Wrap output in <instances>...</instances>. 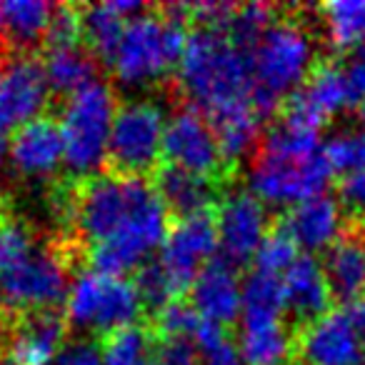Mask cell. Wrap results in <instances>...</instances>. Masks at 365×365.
Returning <instances> with one entry per match:
<instances>
[{"label":"cell","mask_w":365,"mask_h":365,"mask_svg":"<svg viewBox=\"0 0 365 365\" xmlns=\"http://www.w3.org/2000/svg\"><path fill=\"white\" fill-rule=\"evenodd\" d=\"M71 223L91 245L93 270L123 275L140 270L148 255L163 248L170 213L155 185L138 175H93L71 195Z\"/></svg>","instance_id":"cell-1"},{"label":"cell","mask_w":365,"mask_h":365,"mask_svg":"<svg viewBox=\"0 0 365 365\" xmlns=\"http://www.w3.org/2000/svg\"><path fill=\"white\" fill-rule=\"evenodd\" d=\"M178 83L190 108L208 120L230 108L253 103L250 58L225 28L198 26L188 33L185 51L178 63Z\"/></svg>","instance_id":"cell-2"},{"label":"cell","mask_w":365,"mask_h":365,"mask_svg":"<svg viewBox=\"0 0 365 365\" xmlns=\"http://www.w3.org/2000/svg\"><path fill=\"white\" fill-rule=\"evenodd\" d=\"M253 108L268 118L303 88L315 68V41L298 18H278L250 48Z\"/></svg>","instance_id":"cell-3"},{"label":"cell","mask_w":365,"mask_h":365,"mask_svg":"<svg viewBox=\"0 0 365 365\" xmlns=\"http://www.w3.org/2000/svg\"><path fill=\"white\" fill-rule=\"evenodd\" d=\"M185 41V21L170 8H165V13L145 11L128 21L108 68L125 88L150 86L178 71Z\"/></svg>","instance_id":"cell-4"},{"label":"cell","mask_w":365,"mask_h":365,"mask_svg":"<svg viewBox=\"0 0 365 365\" xmlns=\"http://www.w3.org/2000/svg\"><path fill=\"white\" fill-rule=\"evenodd\" d=\"M115 113V93L103 81H93L68 96L58 123L63 135V165L81 180L93 178L108 160Z\"/></svg>","instance_id":"cell-5"},{"label":"cell","mask_w":365,"mask_h":365,"mask_svg":"<svg viewBox=\"0 0 365 365\" xmlns=\"http://www.w3.org/2000/svg\"><path fill=\"white\" fill-rule=\"evenodd\" d=\"M143 308L145 305L133 280L91 268L71 280L66 295V325L108 338L135 325Z\"/></svg>","instance_id":"cell-6"},{"label":"cell","mask_w":365,"mask_h":365,"mask_svg":"<svg viewBox=\"0 0 365 365\" xmlns=\"http://www.w3.org/2000/svg\"><path fill=\"white\" fill-rule=\"evenodd\" d=\"M68 288L71 268L66 258L38 240L0 265V305L13 313L31 315L53 310L66 300Z\"/></svg>","instance_id":"cell-7"},{"label":"cell","mask_w":365,"mask_h":365,"mask_svg":"<svg viewBox=\"0 0 365 365\" xmlns=\"http://www.w3.org/2000/svg\"><path fill=\"white\" fill-rule=\"evenodd\" d=\"M165 113L153 101H128L118 108L108 143V163L118 175L145 178L163 158Z\"/></svg>","instance_id":"cell-8"},{"label":"cell","mask_w":365,"mask_h":365,"mask_svg":"<svg viewBox=\"0 0 365 365\" xmlns=\"http://www.w3.org/2000/svg\"><path fill=\"white\" fill-rule=\"evenodd\" d=\"M333 168L323 150L310 158H283L255 150L248 173L250 193L263 205H293L325 193Z\"/></svg>","instance_id":"cell-9"},{"label":"cell","mask_w":365,"mask_h":365,"mask_svg":"<svg viewBox=\"0 0 365 365\" xmlns=\"http://www.w3.org/2000/svg\"><path fill=\"white\" fill-rule=\"evenodd\" d=\"M163 158H165V165L180 168L210 182L230 170L220 150L215 128L195 108H182L168 118L165 135H163Z\"/></svg>","instance_id":"cell-10"},{"label":"cell","mask_w":365,"mask_h":365,"mask_svg":"<svg viewBox=\"0 0 365 365\" xmlns=\"http://www.w3.org/2000/svg\"><path fill=\"white\" fill-rule=\"evenodd\" d=\"M213 218L215 230H218L220 258L233 263L235 268L245 260L255 258L260 243L270 233L268 208L250 190L228 193L220 200Z\"/></svg>","instance_id":"cell-11"},{"label":"cell","mask_w":365,"mask_h":365,"mask_svg":"<svg viewBox=\"0 0 365 365\" xmlns=\"http://www.w3.org/2000/svg\"><path fill=\"white\" fill-rule=\"evenodd\" d=\"M295 358L300 365H365V338L348 313L330 310L303 325Z\"/></svg>","instance_id":"cell-12"},{"label":"cell","mask_w":365,"mask_h":365,"mask_svg":"<svg viewBox=\"0 0 365 365\" xmlns=\"http://www.w3.org/2000/svg\"><path fill=\"white\" fill-rule=\"evenodd\" d=\"M48 83L36 58L21 56L0 71V138L13 135L41 118L48 103Z\"/></svg>","instance_id":"cell-13"},{"label":"cell","mask_w":365,"mask_h":365,"mask_svg":"<svg viewBox=\"0 0 365 365\" xmlns=\"http://www.w3.org/2000/svg\"><path fill=\"white\" fill-rule=\"evenodd\" d=\"M188 303L198 310L200 318L228 328L243 310V283L238 278V268L223 258L208 260L190 285Z\"/></svg>","instance_id":"cell-14"},{"label":"cell","mask_w":365,"mask_h":365,"mask_svg":"<svg viewBox=\"0 0 365 365\" xmlns=\"http://www.w3.org/2000/svg\"><path fill=\"white\" fill-rule=\"evenodd\" d=\"M280 228L293 238L298 250H328L345 233V213L340 198L320 193L285 210Z\"/></svg>","instance_id":"cell-15"},{"label":"cell","mask_w":365,"mask_h":365,"mask_svg":"<svg viewBox=\"0 0 365 365\" xmlns=\"http://www.w3.org/2000/svg\"><path fill=\"white\" fill-rule=\"evenodd\" d=\"M11 160L21 175L48 178L63 165V135L56 118L41 115L11 135Z\"/></svg>","instance_id":"cell-16"},{"label":"cell","mask_w":365,"mask_h":365,"mask_svg":"<svg viewBox=\"0 0 365 365\" xmlns=\"http://www.w3.org/2000/svg\"><path fill=\"white\" fill-rule=\"evenodd\" d=\"M323 273L333 300L353 305L365 295V228H345V233L325 250Z\"/></svg>","instance_id":"cell-17"},{"label":"cell","mask_w":365,"mask_h":365,"mask_svg":"<svg viewBox=\"0 0 365 365\" xmlns=\"http://www.w3.org/2000/svg\"><path fill=\"white\" fill-rule=\"evenodd\" d=\"M283 293H285V310H290L300 323H313L320 315L330 313L333 293L325 280L323 265L313 255H300L283 275Z\"/></svg>","instance_id":"cell-18"},{"label":"cell","mask_w":365,"mask_h":365,"mask_svg":"<svg viewBox=\"0 0 365 365\" xmlns=\"http://www.w3.org/2000/svg\"><path fill=\"white\" fill-rule=\"evenodd\" d=\"M145 11L148 8L143 3H138V0H110V3H98V6L83 8L81 38L86 41V48L93 53V58L110 66L128 21Z\"/></svg>","instance_id":"cell-19"},{"label":"cell","mask_w":365,"mask_h":365,"mask_svg":"<svg viewBox=\"0 0 365 365\" xmlns=\"http://www.w3.org/2000/svg\"><path fill=\"white\" fill-rule=\"evenodd\" d=\"M66 320L53 310L23 315L16 325L8 348V360L13 365H53L63 350Z\"/></svg>","instance_id":"cell-20"},{"label":"cell","mask_w":365,"mask_h":365,"mask_svg":"<svg viewBox=\"0 0 365 365\" xmlns=\"http://www.w3.org/2000/svg\"><path fill=\"white\" fill-rule=\"evenodd\" d=\"M235 350L243 365H288L295 338L283 320H240Z\"/></svg>","instance_id":"cell-21"},{"label":"cell","mask_w":365,"mask_h":365,"mask_svg":"<svg viewBox=\"0 0 365 365\" xmlns=\"http://www.w3.org/2000/svg\"><path fill=\"white\" fill-rule=\"evenodd\" d=\"M155 190L160 195L163 205L168 213L175 218H188V215L210 213L215 203V188L213 182L205 178L190 175L180 168L163 165L155 173Z\"/></svg>","instance_id":"cell-22"},{"label":"cell","mask_w":365,"mask_h":365,"mask_svg":"<svg viewBox=\"0 0 365 365\" xmlns=\"http://www.w3.org/2000/svg\"><path fill=\"white\" fill-rule=\"evenodd\" d=\"M43 76H46L48 91L61 93V96H73L81 88L91 86L96 81L98 61L86 46H58L46 48L43 56Z\"/></svg>","instance_id":"cell-23"},{"label":"cell","mask_w":365,"mask_h":365,"mask_svg":"<svg viewBox=\"0 0 365 365\" xmlns=\"http://www.w3.org/2000/svg\"><path fill=\"white\" fill-rule=\"evenodd\" d=\"M260 120L263 118L258 115L253 103L230 108V110L220 113V115H215L210 120V125L215 128V135H218L220 150H223L228 168L243 160L260 143Z\"/></svg>","instance_id":"cell-24"},{"label":"cell","mask_w":365,"mask_h":365,"mask_svg":"<svg viewBox=\"0 0 365 365\" xmlns=\"http://www.w3.org/2000/svg\"><path fill=\"white\" fill-rule=\"evenodd\" d=\"M325 38L335 51L365 48V0H333L318 8Z\"/></svg>","instance_id":"cell-25"},{"label":"cell","mask_w":365,"mask_h":365,"mask_svg":"<svg viewBox=\"0 0 365 365\" xmlns=\"http://www.w3.org/2000/svg\"><path fill=\"white\" fill-rule=\"evenodd\" d=\"M56 6L43 0H8L3 3V28L16 46H33L51 28Z\"/></svg>","instance_id":"cell-26"},{"label":"cell","mask_w":365,"mask_h":365,"mask_svg":"<svg viewBox=\"0 0 365 365\" xmlns=\"http://www.w3.org/2000/svg\"><path fill=\"white\" fill-rule=\"evenodd\" d=\"M285 293L280 275L253 270L243 283V310L240 320H283Z\"/></svg>","instance_id":"cell-27"},{"label":"cell","mask_w":365,"mask_h":365,"mask_svg":"<svg viewBox=\"0 0 365 365\" xmlns=\"http://www.w3.org/2000/svg\"><path fill=\"white\" fill-rule=\"evenodd\" d=\"M103 365H158L153 335L140 325H130L108 335L101 348Z\"/></svg>","instance_id":"cell-28"},{"label":"cell","mask_w":365,"mask_h":365,"mask_svg":"<svg viewBox=\"0 0 365 365\" xmlns=\"http://www.w3.org/2000/svg\"><path fill=\"white\" fill-rule=\"evenodd\" d=\"M323 155L333 173L345 178L365 173V128H345L323 143Z\"/></svg>","instance_id":"cell-29"},{"label":"cell","mask_w":365,"mask_h":365,"mask_svg":"<svg viewBox=\"0 0 365 365\" xmlns=\"http://www.w3.org/2000/svg\"><path fill=\"white\" fill-rule=\"evenodd\" d=\"M275 18V8L265 6V3H248V6H238L230 16L225 33L235 41V46H240L245 53H250V48L260 41L265 31H268Z\"/></svg>","instance_id":"cell-30"},{"label":"cell","mask_w":365,"mask_h":365,"mask_svg":"<svg viewBox=\"0 0 365 365\" xmlns=\"http://www.w3.org/2000/svg\"><path fill=\"white\" fill-rule=\"evenodd\" d=\"M298 258L300 253H298V245L293 243V238L283 228H275L273 233L265 235V240L260 243L253 260H255V270H260V273L283 275Z\"/></svg>","instance_id":"cell-31"},{"label":"cell","mask_w":365,"mask_h":365,"mask_svg":"<svg viewBox=\"0 0 365 365\" xmlns=\"http://www.w3.org/2000/svg\"><path fill=\"white\" fill-rule=\"evenodd\" d=\"M200 315L188 300H173L155 310V330L160 338H188L193 340Z\"/></svg>","instance_id":"cell-32"},{"label":"cell","mask_w":365,"mask_h":365,"mask_svg":"<svg viewBox=\"0 0 365 365\" xmlns=\"http://www.w3.org/2000/svg\"><path fill=\"white\" fill-rule=\"evenodd\" d=\"M76 43H81V11L71 6H58L46 33V48L76 46Z\"/></svg>","instance_id":"cell-33"},{"label":"cell","mask_w":365,"mask_h":365,"mask_svg":"<svg viewBox=\"0 0 365 365\" xmlns=\"http://www.w3.org/2000/svg\"><path fill=\"white\" fill-rule=\"evenodd\" d=\"M338 66L343 73L350 108H360L365 103V48L350 51L345 58H340Z\"/></svg>","instance_id":"cell-34"},{"label":"cell","mask_w":365,"mask_h":365,"mask_svg":"<svg viewBox=\"0 0 365 365\" xmlns=\"http://www.w3.org/2000/svg\"><path fill=\"white\" fill-rule=\"evenodd\" d=\"M158 365H200V353L188 338H160L155 343Z\"/></svg>","instance_id":"cell-35"},{"label":"cell","mask_w":365,"mask_h":365,"mask_svg":"<svg viewBox=\"0 0 365 365\" xmlns=\"http://www.w3.org/2000/svg\"><path fill=\"white\" fill-rule=\"evenodd\" d=\"M340 203H343V208L353 210L365 223V173L343 178V182H340Z\"/></svg>","instance_id":"cell-36"},{"label":"cell","mask_w":365,"mask_h":365,"mask_svg":"<svg viewBox=\"0 0 365 365\" xmlns=\"http://www.w3.org/2000/svg\"><path fill=\"white\" fill-rule=\"evenodd\" d=\"M200 365H243L238 358V350H235L233 343H228L225 348H220L218 353L208 355Z\"/></svg>","instance_id":"cell-37"},{"label":"cell","mask_w":365,"mask_h":365,"mask_svg":"<svg viewBox=\"0 0 365 365\" xmlns=\"http://www.w3.org/2000/svg\"><path fill=\"white\" fill-rule=\"evenodd\" d=\"M348 315H350V320L355 323V328L360 330V335L365 338V295H363V298H358L353 305H350Z\"/></svg>","instance_id":"cell-38"},{"label":"cell","mask_w":365,"mask_h":365,"mask_svg":"<svg viewBox=\"0 0 365 365\" xmlns=\"http://www.w3.org/2000/svg\"><path fill=\"white\" fill-rule=\"evenodd\" d=\"M3 163H6V148L0 143V173H3Z\"/></svg>","instance_id":"cell-39"},{"label":"cell","mask_w":365,"mask_h":365,"mask_svg":"<svg viewBox=\"0 0 365 365\" xmlns=\"http://www.w3.org/2000/svg\"><path fill=\"white\" fill-rule=\"evenodd\" d=\"M360 120H363V128H365V103L360 106Z\"/></svg>","instance_id":"cell-40"},{"label":"cell","mask_w":365,"mask_h":365,"mask_svg":"<svg viewBox=\"0 0 365 365\" xmlns=\"http://www.w3.org/2000/svg\"><path fill=\"white\" fill-rule=\"evenodd\" d=\"M0 365H13V363L8 360V355H6V358H0Z\"/></svg>","instance_id":"cell-41"},{"label":"cell","mask_w":365,"mask_h":365,"mask_svg":"<svg viewBox=\"0 0 365 365\" xmlns=\"http://www.w3.org/2000/svg\"><path fill=\"white\" fill-rule=\"evenodd\" d=\"M3 56H6V53H3V48H0V71H3Z\"/></svg>","instance_id":"cell-42"},{"label":"cell","mask_w":365,"mask_h":365,"mask_svg":"<svg viewBox=\"0 0 365 365\" xmlns=\"http://www.w3.org/2000/svg\"><path fill=\"white\" fill-rule=\"evenodd\" d=\"M0 28H3V6H0Z\"/></svg>","instance_id":"cell-43"}]
</instances>
